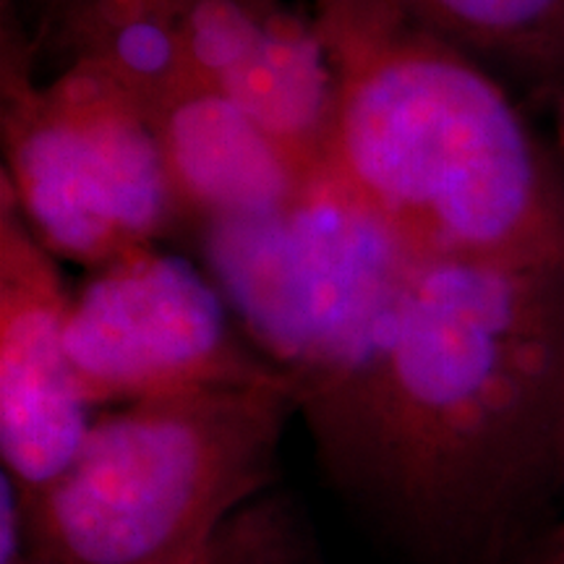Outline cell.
Returning a JSON list of instances; mask_svg holds the SVG:
<instances>
[{"label": "cell", "mask_w": 564, "mask_h": 564, "mask_svg": "<svg viewBox=\"0 0 564 564\" xmlns=\"http://www.w3.org/2000/svg\"><path fill=\"white\" fill-rule=\"evenodd\" d=\"M564 262L421 259L303 413L324 468L426 564H497L554 497Z\"/></svg>", "instance_id": "1"}, {"label": "cell", "mask_w": 564, "mask_h": 564, "mask_svg": "<svg viewBox=\"0 0 564 564\" xmlns=\"http://www.w3.org/2000/svg\"><path fill=\"white\" fill-rule=\"evenodd\" d=\"M322 171L421 259L564 262V167L507 84L387 0H316Z\"/></svg>", "instance_id": "2"}, {"label": "cell", "mask_w": 564, "mask_h": 564, "mask_svg": "<svg viewBox=\"0 0 564 564\" xmlns=\"http://www.w3.org/2000/svg\"><path fill=\"white\" fill-rule=\"evenodd\" d=\"M291 387H215L95 415L24 499V564H183L278 476Z\"/></svg>", "instance_id": "3"}, {"label": "cell", "mask_w": 564, "mask_h": 564, "mask_svg": "<svg viewBox=\"0 0 564 564\" xmlns=\"http://www.w3.org/2000/svg\"><path fill=\"white\" fill-rule=\"evenodd\" d=\"M0 133V183L58 262L95 270L126 251L183 236L144 105L95 66L34 79V51L13 11L3 17Z\"/></svg>", "instance_id": "4"}, {"label": "cell", "mask_w": 564, "mask_h": 564, "mask_svg": "<svg viewBox=\"0 0 564 564\" xmlns=\"http://www.w3.org/2000/svg\"><path fill=\"white\" fill-rule=\"evenodd\" d=\"M188 238L246 337L293 382L299 408L356 358L421 262L324 171L278 209Z\"/></svg>", "instance_id": "5"}, {"label": "cell", "mask_w": 564, "mask_h": 564, "mask_svg": "<svg viewBox=\"0 0 564 564\" xmlns=\"http://www.w3.org/2000/svg\"><path fill=\"white\" fill-rule=\"evenodd\" d=\"M66 345L91 408L215 387L295 392L246 337L207 270L160 243L89 270L70 293Z\"/></svg>", "instance_id": "6"}, {"label": "cell", "mask_w": 564, "mask_h": 564, "mask_svg": "<svg viewBox=\"0 0 564 564\" xmlns=\"http://www.w3.org/2000/svg\"><path fill=\"white\" fill-rule=\"evenodd\" d=\"M70 293L0 183V457L24 499L74 463L95 421L66 345Z\"/></svg>", "instance_id": "7"}, {"label": "cell", "mask_w": 564, "mask_h": 564, "mask_svg": "<svg viewBox=\"0 0 564 564\" xmlns=\"http://www.w3.org/2000/svg\"><path fill=\"white\" fill-rule=\"evenodd\" d=\"M147 116L178 202L183 236L278 209L322 173L301 165L220 89L196 79L178 84Z\"/></svg>", "instance_id": "8"}, {"label": "cell", "mask_w": 564, "mask_h": 564, "mask_svg": "<svg viewBox=\"0 0 564 564\" xmlns=\"http://www.w3.org/2000/svg\"><path fill=\"white\" fill-rule=\"evenodd\" d=\"M26 11L34 55H51L55 70L100 68L147 110L192 79L173 0H26Z\"/></svg>", "instance_id": "9"}, {"label": "cell", "mask_w": 564, "mask_h": 564, "mask_svg": "<svg viewBox=\"0 0 564 564\" xmlns=\"http://www.w3.org/2000/svg\"><path fill=\"white\" fill-rule=\"evenodd\" d=\"M507 84L564 89V0H387Z\"/></svg>", "instance_id": "10"}, {"label": "cell", "mask_w": 564, "mask_h": 564, "mask_svg": "<svg viewBox=\"0 0 564 564\" xmlns=\"http://www.w3.org/2000/svg\"><path fill=\"white\" fill-rule=\"evenodd\" d=\"M285 0H173L188 76L220 89L262 53Z\"/></svg>", "instance_id": "11"}, {"label": "cell", "mask_w": 564, "mask_h": 564, "mask_svg": "<svg viewBox=\"0 0 564 564\" xmlns=\"http://www.w3.org/2000/svg\"><path fill=\"white\" fill-rule=\"evenodd\" d=\"M183 564H319L291 499L262 494L232 512Z\"/></svg>", "instance_id": "12"}, {"label": "cell", "mask_w": 564, "mask_h": 564, "mask_svg": "<svg viewBox=\"0 0 564 564\" xmlns=\"http://www.w3.org/2000/svg\"><path fill=\"white\" fill-rule=\"evenodd\" d=\"M26 523L19 486L9 474L0 476V564H24Z\"/></svg>", "instance_id": "13"}, {"label": "cell", "mask_w": 564, "mask_h": 564, "mask_svg": "<svg viewBox=\"0 0 564 564\" xmlns=\"http://www.w3.org/2000/svg\"><path fill=\"white\" fill-rule=\"evenodd\" d=\"M518 564H564V520L533 541Z\"/></svg>", "instance_id": "14"}, {"label": "cell", "mask_w": 564, "mask_h": 564, "mask_svg": "<svg viewBox=\"0 0 564 564\" xmlns=\"http://www.w3.org/2000/svg\"><path fill=\"white\" fill-rule=\"evenodd\" d=\"M564 494V366H562V390H560V415H556V440H554V497Z\"/></svg>", "instance_id": "15"}, {"label": "cell", "mask_w": 564, "mask_h": 564, "mask_svg": "<svg viewBox=\"0 0 564 564\" xmlns=\"http://www.w3.org/2000/svg\"><path fill=\"white\" fill-rule=\"evenodd\" d=\"M556 123H560V144H562V152H564V89L560 91V97H556Z\"/></svg>", "instance_id": "16"}]
</instances>
